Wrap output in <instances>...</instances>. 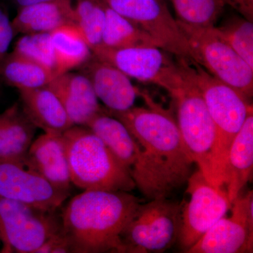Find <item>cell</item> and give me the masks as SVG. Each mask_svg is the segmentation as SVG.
<instances>
[{"label": "cell", "mask_w": 253, "mask_h": 253, "mask_svg": "<svg viewBox=\"0 0 253 253\" xmlns=\"http://www.w3.org/2000/svg\"><path fill=\"white\" fill-rule=\"evenodd\" d=\"M15 36L9 15L0 7V66L7 56L10 44Z\"/></svg>", "instance_id": "cell-28"}, {"label": "cell", "mask_w": 253, "mask_h": 253, "mask_svg": "<svg viewBox=\"0 0 253 253\" xmlns=\"http://www.w3.org/2000/svg\"><path fill=\"white\" fill-rule=\"evenodd\" d=\"M21 108L36 127L63 134L74 126L59 98L47 86L20 90Z\"/></svg>", "instance_id": "cell-19"}, {"label": "cell", "mask_w": 253, "mask_h": 253, "mask_svg": "<svg viewBox=\"0 0 253 253\" xmlns=\"http://www.w3.org/2000/svg\"><path fill=\"white\" fill-rule=\"evenodd\" d=\"M230 217L217 221L186 253H253V194L238 196Z\"/></svg>", "instance_id": "cell-12"}, {"label": "cell", "mask_w": 253, "mask_h": 253, "mask_svg": "<svg viewBox=\"0 0 253 253\" xmlns=\"http://www.w3.org/2000/svg\"><path fill=\"white\" fill-rule=\"evenodd\" d=\"M98 59L118 68L129 78L153 83L168 92L181 78L178 62H174L164 50L154 46L123 49L99 47L92 51Z\"/></svg>", "instance_id": "cell-11"}, {"label": "cell", "mask_w": 253, "mask_h": 253, "mask_svg": "<svg viewBox=\"0 0 253 253\" xmlns=\"http://www.w3.org/2000/svg\"><path fill=\"white\" fill-rule=\"evenodd\" d=\"M63 135L74 185L83 191L126 192L136 187L126 166L89 128L73 126Z\"/></svg>", "instance_id": "cell-3"}, {"label": "cell", "mask_w": 253, "mask_h": 253, "mask_svg": "<svg viewBox=\"0 0 253 253\" xmlns=\"http://www.w3.org/2000/svg\"><path fill=\"white\" fill-rule=\"evenodd\" d=\"M53 0H12L18 7L23 8L25 6H31V5L40 4V3L47 2Z\"/></svg>", "instance_id": "cell-31"}, {"label": "cell", "mask_w": 253, "mask_h": 253, "mask_svg": "<svg viewBox=\"0 0 253 253\" xmlns=\"http://www.w3.org/2000/svg\"><path fill=\"white\" fill-rule=\"evenodd\" d=\"M36 128L18 104L0 113V163L25 166Z\"/></svg>", "instance_id": "cell-18"}, {"label": "cell", "mask_w": 253, "mask_h": 253, "mask_svg": "<svg viewBox=\"0 0 253 253\" xmlns=\"http://www.w3.org/2000/svg\"><path fill=\"white\" fill-rule=\"evenodd\" d=\"M236 52L253 68V23L244 17H234L217 28Z\"/></svg>", "instance_id": "cell-26"}, {"label": "cell", "mask_w": 253, "mask_h": 253, "mask_svg": "<svg viewBox=\"0 0 253 253\" xmlns=\"http://www.w3.org/2000/svg\"><path fill=\"white\" fill-rule=\"evenodd\" d=\"M177 21L193 27L214 26L225 3L223 0H169Z\"/></svg>", "instance_id": "cell-25"}, {"label": "cell", "mask_w": 253, "mask_h": 253, "mask_svg": "<svg viewBox=\"0 0 253 253\" xmlns=\"http://www.w3.org/2000/svg\"><path fill=\"white\" fill-rule=\"evenodd\" d=\"M146 46H158L140 26L106 4V21L99 47L123 49Z\"/></svg>", "instance_id": "cell-23"}, {"label": "cell", "mask_w": 253, "mask_h": 253, "mask_svg": "<svg viewBox=\"0 0 253 253\" xmlns=\"http://www.w3.org/2000/svg\"><path fill=\"white\" fill-rule=\"evenodd\" d=\"M75 1V25L93 51L101 44L106 21V4L102 0Z\"/></svg>", "instance_id": "cell-24"}, {"label": "cell", "mask_w": 253, "mask_h": 253, "mask_svg": "<svg viewBox=\"0 0 253 253\" xmlns=\"http://www.w3.org/2000/svg\"><path fill=\"white\" fill-rule=\"evenodd\" d=\"M110 8L140 26L158 47L178 59L194 61L176 19L161 0H102Z\"/></svg>", "instance_id": "cell-9"}, {"label": "cell", "mask_w": 253, "mask_h": 253, "mask_svg": "<svg viewBox=\"0 0 253 253\" xmlns=\"http://www.w3.org/2000/svg\"><path fill=\"white\" fill-rule=\"evenodd\" d=\"M140 205L126 191L85 190L73 197L60 217L71 253H125L123 233Z\"/></svg>", "instance_id": "cell-1"}, {"label": "cell", "mask_w": 253, "mask_h": 253, "mask_svg": "<svg viewBox=\"0 0 253 253\" xmlns=\"http://www.w3.org/2000/svg\"><path fill=\"white\" fill-rule=\"evenodd\" d=\"M225 4H229L242 15L243 17L253 22V0H223Z\"/></svg>", "instance_id": "cell-30"}, {"label": "cell", "mask_w": 253, "mask_h": 253, "mask_svg": "<svg viewBox=\"0 0 253 253\" xmlns=\"http://www.w3.org/2000/svg\"><path fill=\"white\" fill-rule=\"evenodd\" d=\"M71 253V246L67 238L61 229L46 240L36 253Z\"/></svg>", "instance_id": "cell-29"}, {"label": "cell", "mask_w": 253, "mask_h": 253, "mask_svg": "<svg viewBox=\"0 0 253 253\" xmlns=\"http://www.w3.org/2000/svg\"><path fill=\"white\" fill-rule=\"evenodd\" d=\"M179 68L180 81L169 93L175 101L176 122L183 141L205 178L213 186L224 188V172L218 159L217 127L199 91Z\"/></svg>", "instance_id": "cell-4"}, {"label": "cell", "mask_w": 253, "mask_h": 253, "mask_svg": "<svg viewBox=\"0 0 253 253\" xmlns=\"http://www.w3.org/2000/svg\"><path fill=\"white\" fill-rule=\"evenodd\" d=\"M177 61L202 96L217 127L218 159L224 172L231 142L253 111L252 106L246 96L210 74L196 61L182 59Z\"/></svg>", "instance_id": "cell-5"}, {"label": "cell", "mask_w": 253, "mask_h": 253, "mask_svg": "<svg viewBox=\"0 0 253 253\" xmlns=\"http://www.w3.org/2000/svg\"><path fill=\"white\" fill-rule=\"evenodd\" d=\"M25 166L57 189L69 192L72 182L63 134L44 132L38 136L28 149Z\"/></svg>", "instance_id": "cell-15"}, {"label": "cell", "mask_w": 253, "mask_h": 253, "mask_svg": "<svg viewBox=\"0 0 253 253\" xmlns=\"http://www.w3.org/2000/svg\"><path fill=\"white\" fill-rule=\"evenodd\" d=\"M14 52L41 63L54 73V59L50 33L24 35L16 42Z\"/></svg>", "instance_id": "cell-27"}, {"label": "cell", "mask_w": 253, "mask_h": 253, "mask_svg": "<svg viewBox=\"0 0 253 253\" xmlns=\"http://www.w3.org/2000/svg\"><path fill=\"white\" fill-rule=\"evenodd\" d=\"M181 211V205L167 198L141 204L123 231L125 253H161L169 249L179 236Z\"/></svg>", "instance_id": "cell-7"}, {"label": "cell", "mask_w": 253, "mask_h": 253, "mask_svg": "<svg viewBox=\"0 0 253 253\" xmlns=\"http://www.w3.org/2000/svg\"><path fill=\"white\" fill-rule=\"evenodd\" d=\"M55 77L49 68L14 51L0 66V79L18 91L48 86Z\"/></svg>", "instance_id": "cell-22"}, {"label": "cell", "mask_w": 253, "mask_h": 253, "mask_svg": "<svg viewBox=\"0 0 253 253\" xmlns=\"http://www.w3.org/2000/svg\"><path fill=\"white\" fill-rule=\"evenodd\" d=\"M47 86L59 98L74 126H85L103 110L91 82L83 73L59 75Z\"/></svg>", "instance_id": "cell-16"}, {"label": "cell", "mask_w": 253, "mask_h": 253, "mask_svg": "<svg viewBox=\"0 0 253 253\" xmlns=\"http://www.w3.org/2000/svg\"><path fill=\"white\" fill-rule=\"evenodd\" d=\"M61 217L17 201L0 197V241L3 252L36 253L61 229Z\"/></svg>", "instance_id": "cell-8"}, {"label": "cell", "mask_w": 253, "mask_h": 253, "mask_svg": "<svg viewBox=\"0 0 253 253\" xmlns=\"http://www.w3.org/2000/svg\"><path fill=\"white\" fill-rule=\"evenodd\" d=\"M11 23L15 35L51 33L65 25L75 24L74 1L53 0L20 8Z\"/></svg>", "instance_id": "cell-20"}, {"label": "cell", "mask_w": 253, "mask_h": 253, "mask_svg": "<svg viewBox=\"0 0 253 253\" xmlns=\"http://www.w3.org/2000/svg\"><path fill=\"white\" fill-rule=\"evenodd\" d=\"M177 23L189 42L193 60L247 99L252 97L253 68L231 47L217 28L193 27Z\"/></svg>", "instance_id": "cell-6"}, {"label": "cell", "mask_w": 253, "mask_h": 253, "mask_svg": "<svg viewBox=\"0 0 253 253\" xmlns=\"http://www.w3.org/2000/svg\"><path fill=\"white\" fill-rule=\"evenodd\" d=\"M253 168V114L248 115L230 145L224 163L226 194L232 204L251 179Z\"/></svg>", "instance_id": "cell-17"}, {"label": "cell", "mask_w": 253, "mask_h": 253, "mask_svg": "<svg viewBox=\"0 0 253 253\" xmlns=\"http://www.w3.org/2000/svg\"><path fill=\"white\" fill-rule=\"evenodd\" d=\"M91 82L95 94L112 112L126 111L134 106L139 91L122 71L92 54L81 67Z\"/></svg>", "instance_id": "cell-14"}, {"label": "cell", "mask_w": 253, "mask_h": 253, "mask_svg": "<svg viewBox=\"0 0 253 253\" xmlns=\"http://www.w3.org/2000/svg\"><path fill=\"white\" fill-rule=\"evenodd\" d=\"M187 182L191 199L182 207L178 236L185 253L217 221L225 217L232 206L224 188L213 186L201 171L191 174Z\"/></svg>", "instance_id": "cell-10"}, {"label": "cell", "mask_w": 253, "mask_h": 253, "mask_svg": "<svg viewBox=\"0 0 253 253\" xmlns=\"http://www.w3.org/2000/svg\"><path fill=\"white\" fill-rule=\"evenodd\" d=\"M69 192L53 186L24 165L0 163V197L47 212H56Z\"/></svg>", "instance_id": "cell-13"}, {"label": "cell", "mask_w": 253, "mask_h": 253, "mask_svg": "<svg viewBox=\"0 0 253 253\" xmlns=\"http://www.w3.org/2000/svg\"><path fill=\"white\" fill-rule=\"evenodd\" d=\"M56 76L81 68L92 56L85 39L75 24L65 25L50 33Z\"/></svg>", "instance_id": "cell-21"}, {"label": "cell", "mask_w": 253, "mask_h": 253, "mask_svg": "<svg viewBox=\"0 0 253 253\" xmlns=\"http://www.w3.org/2000/svg\"><path fill=\"white\" fill-rule=\"evenodd\" d=\"M148 108L106 111L127 128L136 141L161 168L174 189L187 182L194 161L186 148L177 122L169 111L140 93Z\"/></svg>", "instance_id": "cell-2"}]
</instances>
